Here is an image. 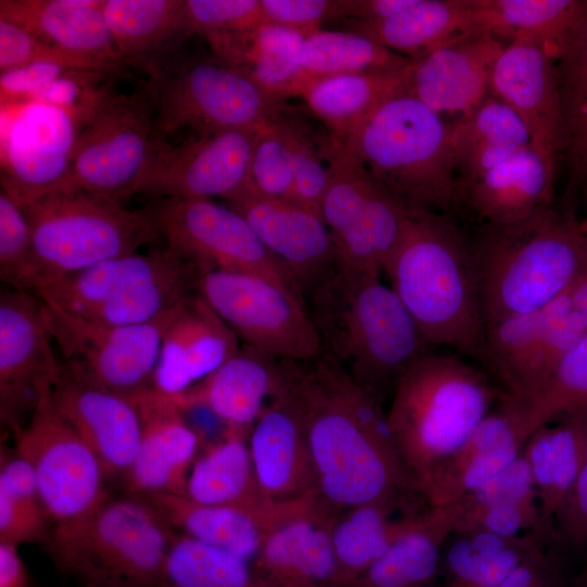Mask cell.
Returning a JSON list of instances; mask_svg holds the SVG:
<instances>
[{"mask_svg": "<svg viewBox=\"0 0 587 587\" xmlns=\"http://www.w3.org/2000/svg\"><path fill=\"white\" fill-rule=\"evenodd\" d=\"M184 14L191 36L205 39L262 22L260 0H184Z\"/></svg>", "mask_w": 587, "mask_h": 587, "instance_id": "cell-53", "label": "cell"}, {"mask_svg": "<svg viewBox=\"0 0 587 587\" xmlns=\"http://www.w3.org/2000/svg\"><path fill=\"white\" fill-rule=\"evenodd\" d=\"M586 333L569 290L542 309L486 326L478 362L502 392L529 407Z\"/></svg>", "mask_w": 587, "mask_h": 587, "instance_id": "cell-15", "label": "cell"}, {"mask_svg": "<svg viewBox=\"0 0 587 587\" xmlns=\"http://www.w3.org/2000/svg\"><path fill=\"white\" fill-rule=\"evenodd\" d=\"M159 587H266L252 563L177 534Z\"/></svg>", "mask_w": 587, "mask_h": 587, "instance_id": "cell-47", "label": "cell"}, {"mask_svg": "<svg viewBox=\"0 0 587 587\" xmlns=\"http://www.w3.org/2000/svg\"><path fill=\"white\" fill-rule=\"evenodd\" d=\"M330 136L315 138L298 125L294 186L289 202L319 216L329 183Z\"/></svg>", "mask_w": 587, "mask_h": 587, "instance_id": "cell-52", "label": "cell"}, {"mask_svg": "<svg viewBox=\"0 0 587 587\" xmlns=\"http://www.w3.org/2000/svg\"><path fill=\"white\" fill-rule=\"evenodd\" d=\"M295 387L316 475L317 495L335 513L420 494L401 460L383 403L330 357L298 362Z\"/></svg>", "mask_w": 587, "mask_h": 587, "instance_id": "cell-1", "label": "cell"}, {"mask_svg": "<svg viewBox=\"0 0 587 587\" xmlns=\"http://www.w3.org/2000/svg\"><path fill=\"white\" fill-rule=\"evenodd\" d=\"M148 75L143 89L163 139L184 127L201 136L261 128L285 111V100L216 54L188 58L179 50Z\"/></svg>", "mask_w": 587, "mask_h": 587, "instance_id": "cell-8", "label": "cell"}, {"mask_svg": "<svg viewBox=\"0 0 587 587\" xmlns=\"http://www.w3.org/2000/svg\"><path fill=\"white\" fill-rule=\"evenodd\" d=\"M504 47L490 33H463L411 60L405 91L454 121L489 96L492 70Z\"/></svg>", "mask_w": 587, "mask_h": 587, "instance_id": "cell-20", "label": "cell"}, {"mask_svg": "<svg viewBox=\"0 0 587 587\" xmlns=\"http://www.w3.org/2000/svg\"><path fill=\"white\" fill-rule=\"evenodd\" d=\"M53 527L33 467L15 451L1 448L0 542L46 545Z\"/></svg>", "mask_w": 587, "mask_h": 587, "instance_id": "cell-46", "label": "cell"}, {"mask_svg": "<svg viewBox=\"0 0 587 587\" xmlns=\"http://www.w3.org/2000/svg\"><path fill=\"white\" fill-rule=\"evenodd\" d=\"M177 534L148 497L126 494L54 525L46 547L82 587H159Z\"/></svg>", "mask_w": 587, "mask_h": 587, "instance_id": "cell-7", "label": "cell"}, {"mask_svg": "<svg viewBox=\"0 0 587 587\" xmlns=\"http://www.w3.org/2000/svg\"><path fill=\"white\" fill-rule=\"evenodd\" d=\"M196 291L245 346L291 362L322 352L305 297L286 286L254 273L216 270L198 275Z\"/></svg>", "mask_w": 587, "mask_h": 587, "instance_id": "cell-11", "label": "cell"}, {"mask_svg": "<svg viewBox=\"0 0 587 587\" xmlns=\"http://www.w3.org/2000/svg\"><path fill=\"white\" fill-rule=\"evenodd\" d=\"M410 61L411 59L359 33L320 28L305 37L301 48L299 67L302 90L309 83L325 77L400 71L405 68Z\"/></svg>", "mask_w": 587, "mask_h": 587, "instance_id": "cell-45", "label": "cell"}, {"mask_svg": "<svg viewBox=\"0 0 587 587\" xmlns=\"http://www.w3.org/2000/svg\"><path fill=\"white\" fill-rule=\"evenodd\" d=\"M160 140L143 87L130 93L109 87L80 128L68 172L55 191L115 201L141 193Z\"/></svg>", "mask_w": 587, "mask_h": 587, "instance_id": "cell-10", "label": "cell"}, {"mask_svg": "<svg viewBox=\"0 0 587 587\" xmlns=\"http://www.w3.org/2000/svg\"><path fill=\"white\" fill-rule=\"evenodd\" d=\"M130 397L140 415L141 436L124 479L126 494L185 496L188 475L204 445L202 436L168 396L152 388Z\"/></svg>", "mask_w": 587, "mask_h": 587, "instance_id": "cell-25", "label": "cell"}, {"mask_svg": "<svg viewBox=\"0 0 587 587\" xmlns=\"http://www.w3.org/2000/svg\"><path fill=\"white\" fill-rule=\"evenodd\" d=\"M262 22L312 33L339 17L340 0H260Z\"/></svg>", "mask_w": 587, "mask_h": 587, "instance_id": "cell-55", "label": "cell"}, {"mask_svg": "<svg viewBox=\"0 0 587 587\" xmlns=\"http://www.w3.org/2000/svg\"><path fill=\"white\" fill-rule=\"evenodd\" d=\"M407 67L316 79L300 96L330 136L342 141L383 103L405 90Z\"/></svg>", "mask_w": 587, "mask_h": 587, "instance_id": "cell-43", "label": "cell"}, {"mask_svg": "<svg viewBox=\"0 0 587 587\" xmlns=\"http://www.w3.org/2000/svg\"><path fill=\"white\" fill-rule=\"evenodd\" d=\"M309 34L261 22L250 28L207 40L214 54L241 68L264 89L286 100L301 93L299 57Z\"/></svg>", "mask_w": 587, "mask_h": 587, "instance_id": "cell-36", "label": "cell"}, {"mask_svg": "<svg viewBox=\"0 0 587 587\" xmlns=\"http://www.w3.org/2000/svg\"><path fill=\"white\" fill-rule=\"evenodd\" d=\"M562 109L563 149L576 170L587 157V18L557 54Z\"/></svg>", "mask_w": 587, "mask_h": 587, "instance_id": "cell-48", "label": "cell"}, {"mask_svg": "<svg viewBox=\"0 0 587 587\" xmlns=\"http://www.w3.org/2000/svg\"><path fill=\"white\" fill-rule=\"evenodd\" d=\"M0 277L13 289L36 285L32 233L26 215L5 191L0 192Z\"/></svg>", "mask_w": 587, "mask_h": 587, "instance_id": "cell-51", "label": "cell"}, {"mask_svg": "<svg viewBox=\"0 0 587 587\" xmlns=\"http://www.w3.org/2000/svg\"><path fill=\"white\" fill-rule=\"evenodd\" d=\"M337 513L294 517L264 540L252 566L266 587H337L329 526Z\"/></svg>", "mask_w": 587, "mask_h": 587, "instance_id": "cell-32", "label": "cell"}, {"mask_svg": "<svg viewBox=\"0 0 587 587\" xmlns=\"http://www.w3.org/2000/svg\"><path fill=\"white\" fill-rule=\"evenodd\" d=\"M469 32L499 38L530 39L555 54L587 18V0H469ZM467 32V33H469Z\"/></svg>", "mask_w": 587, "mask_h": 587, "instance_id": "cell-41", "label": "cell"}, {"mask_svg": "<svg viewBox=\"0 0 587 587\" xmlns=\"http://www.w3.org/2000/svg\"><path fill=\"white\" fill-rule=\"evenodd\" d=\"M80 128L65 109L24 103L4 136L1 189L21 207L55 191L68 172Z\"/></svg>", "mask_w": 587, "mask_h": 587, "instance_id": "cell-18", "label": "cell"}, {"mask_svg": "<svg viewBox=\"0 0 587 587\" xmlns=\"http://www.w3.org/2000/svg\"><path fill=\"white\" fill-rule=\"evenodd\" d=\"M186 264L189 263L163 247L148 253L135 252L103 261L51 280L33 292L50 307L80 315L139 284L167 275Z\"/></svg>", "mask_w": 587, "mask_h": 587, "instance_id": "cell-35", "label": "cell"}, {"mask_svg": "<svg viewBox=\"0 0 587 587\" xmlns=\"http://www.w3.org/2000/svg\"><path fill=\"white\" fill-rule=\"evenodd\" d=\"M538 534H452L441 557L439 587H498L537 550L549 546Z\"/></svg>", "mask_w": 587, "mask_h": 587, "instance_id": "cell-42", "label": "cell"}, {"mask_svg": "<svg viewBox=\"0 0 587 587\" xmlns=\"http://www.w3.org/2000/svg\"><path fill=\"white\" fill-rule=\"evenodd\" d=\"M183 301L152 321L127 326L91 322L42 302L60 363L87 382L135 396L153 388L164 334Z\"/></svg>", "mask_w": 587, "mask_h": 587, "instance_id": "cell-14", "label": "cell"}, {"mask_svg": "<svg viewBox=\"0 0 587 587\" xmlns=\"http://www.w3.org/2000/svg\"><path fill=\"white\" fill-rule=\"evenodd\" d=\"M535 428L527 407L501 394L467 440L439 467L422 496L429 507L460 501L511 464Z\"/></svg>", "mask_w": 587, "mask_h": 587, "instance_id": "cell-26", "label": "cell"}, {"mask_svg": "<svg viewBox=\"0 0 587 587\" xmlns=\"http://www.w3.org/2000/svg\"><path fill=\"white\" fill-rule=\"evenodd\" d=\"M29 224L36 285L137 252L159 238L147 211L85 191H53L22 207Z\"/></svg>", "mask_w": 587, "mask_h": 587, "instance_id": "cell-9", "label": "cell"}, {"mask_svg": "<svg viewBox=\"0 0 587 587\" xmlns=\"http://www.w3.org/2000/svg\"><path fill=\"white\" fill-rule=\"evenodd\" d=\"M557 162L530 145L514 152L479 177L458 186L462 205L480 224L523 218L553 203Z\"/></svg>", "mask_w": 587, "mask_h": 587, "instance_id": "cell-31", "label": "cell"}, {"mask_svg": "<svg viewBox=\"0 0 587 587\" xmlns=\"http://www.w3.org/2000/svg\"><path fill=\"white\" fill-rule=\"evenodd\" d=\"M17 548L0 542V587H28V572Z\"/></svg>", "mask_w": 587, "mask_h": 587, "instance_id": "cell-60", "label": "cell"}, {"mask_svg": "<svg viewBox=\"0 0 587 587\" xmlns=\"http://www.w3.org/2000/svg\"><path fill=\"white\" fill-rule=\"evenodd\" d=\"M572 305L587 326V271L570 290Z\"/></svg>", "mask_w": 587, "mask_h": 587, "instance_id": "cell-61", "label": "cell"}, {"mask_svg": "<svg viewBox=\"0 0 587 587\" xmlns=\"http://www.w3.org/2000/svg\"><path fill=\"white\" fill-rule=\"evenodd\" d=\"M554 540L587 547V459L553 519Z\"/></svg>", "mask_w": 587, "mask_h": 587, "instance_id": "cell-56", "label": "cell"}, {"mask_svg": "<svg viewBox=\"0 0 587 587\" xmlns=\"http://www.w3.org/2000/svg\"><path fill=\"white\" fill-rule=\"evenodd\" d=\"M145 210L164 247L199 274L216 270L254 273L304 296L295 277L229 205L213 199L168 197Z\"/></svg>", "mask_w": 587, "mask_h": 587, "instance_id": "cell-13", "label": "cell"}, {"mask_svg": "<svg viewBox=\"0 0 587 587\" xmlns=\"http://www.w3.org/2000/svg\"><path fill=\"white\" fill-rule=\"evenodd\" d=\"M350 22L352 32L413 60L467 33L470 4L469 0H414L389 17Z\"/></svg>", "mask_w": 587, "mask_h": 587, "instance_id": "cell-44", "label": "cell"}, {"mask_svg": "<svg viewBox=\"0 0 587 587\" xmlns=\"http://www.w3.org/2000/svg\"><path fill=\"white\" fill-rule=\"evenodd\" d=\"M384 273L432 347L479 360L486 327L477 278L451 213L410 211Z\"/></svg>", "mask_w": 587, "mask_h": 587, "instance_id": "cell-4", "label": "cell"}, {"mask_svg": "<svg viewBox=\"0 0 587 587\" xmlns=\"http://www.w3.org/2000/svg\"><path fill=\"white\" fill-rule=\"evenodd\" d=\"M555 62L548 46L514 39L495 63L489 95L510 107L525 123L532 146L557 162L563 123Z\"/></svg>", "mask_w": 587, "mask_h": 587, "instance_id": "cell-22", "label": "cell"}, {"mask_svg": "<svg viewBox=\"0 0 587 587\" xmlns=\"http://www.w3.org/2000/svg\"><path fill=\"white\" fill-rule=\"evenodd\" d=\"M469 247L485 327L547 307L587 271L580 220L553 203L513 222L480 224Z\"/></svg>", "mask_w": 587, "mask_h": 587, "instance_id": "cell-3", "label": "cell"}, {"mask_svg": "<svg viewBox=\"0 0 587 587\" xmlns=\"http://www.w3.org/2000/svg\"><path fill=\"white\" fill-rule=\"evenodd\" d=\"M294 364L242 345L202 382L168 397L184 411L202 408L226 428L250 433L266 405L288 384Z\"/></svg>", "mask_w": 587, "mask_h": 587, "instance_id": "cell-28", "label": "cell"}, {"mask_svg": "<svg viewBox=\"0 0 587 587\" xmlns=\"http://www.w3.org/2000/svg\"><path fill=\"white\" fill-rule=\"evenodd\" d=\"M527 409L535 430L565 414L587 410V333L566 353Z\"/></svg>", "mask_w": 587, "mask_h": 587, "instance_id": "cell-50", "label": "cell"}, {"mask_svg": "<svg viewBox=\"0 0 587 587\" xmlns=\"http://www.w3.org/2000/svg\"><path fill=\"white\" fill-rule=\"evenodd\" d=\"M66 71L68 70L51 62H35L3 71L0 75L1 99L29 100Z\"/></svg>", "mask_w": 587, "mask_h": 587, "instance_id": "cell-57", "label": "cell"}, {"mask_svg": "<svg viewBox=\"0 0 587 587\" xmlns=\"http://www.w3.org/2000/svg\"><path fill=\"white\" fill-rule=\"evenodd\" d=\"M458 355L428 352L400 377L387 410L402 462L422 495L494 409L502 390Z\"/></svg>", "mask_w": 587, "mask_h": 587, "instance_id": "cell-5", "label": "cell"}, {"mask_svg": "<svg viewBox=\"0 0 587 587\" xmlns=\"http://www.w3.org/2000/svg\"><path fill=\"white\" fill-rule=\"evenodd\" d=\"M450 137L457 188L530 145L529 132L522 118L490 95L450 123Z\"/></svg>", "mask_w": 587, "mask_h": 587, "instance_id": "cell-40", "label": "cell"}, {"mask_svg": "<svg viewBox=\"0 0 587 587\" xmlns=\"http://www.w3.org/2000/svg\"><path fill=\"white\" fill-rule=\"evenodd\" d=\"M51 392L59 411L99 459L108 479H125L141 436L134 399L87 382L61 363Z\"/></svg>", "mask_w": 587, "mask_h": 587, "instance_id": "cell-23", "label": "cell"}, {"mask_svg": "<svg viewBox=\"0 0 587 587\" xmlns=\"http://www.w3.org/2000/svg\"><path fill=\"white\" fill-rule=\"evenodd\" d=\"M261 128L203 135L180 145L161 138L141 193L160 198L233 197L249 186L252 152Z\"/></svg>", "mask_w": 587, "mask_h": 587, "instance_id": "cell-19", "label": "cell"}, {"mask_svg": "<svg viewBox=\"0 0 587 587\" xmlns=\"http://www.w3.org/2000/svg\"><path fill=\"white\" fill-rule=\"evenodd\" d=\"M523 453L535 482L542 526L554 540V515L587 459V410L538 427Z\"/></svg>", "mask_w": 587, "mask_h": 587, "instance_id": "cell-38", "label": "cell"}, {"mask_svg": "<svg viewBox=\"0 0 587 587\" xmlns=\"http://www.w3.org/2000/svg\"><path fill=\"white\" fill-rule=\"evenodd\" d=\"M579 587H587V571H583L580 578L578 580Z\"/></svg>", "mask_w": 587, "mask_h": 587, "instance_id": "cell-63", "label": "cell"}, {"mask_svg": "<svg viewBox=\"0 0 587 587\" xmlns=\"http://www.w3.org/2000/svg\"><path fill=\"white\" fill-rule=\"evenodd\" d=\"M102 11L123 66L148 74L191 36L184 0H103Z\"/></svg>", "mask_w": 587, "mask_h": 587, "instance_id": "cell-34", "label": "cell"}, {"mask_svg": "<svg viewBox=\"0 0 587 587\" xmlns=\"http://www.w3.org/2000/svg\"><path fill=\"white\" fill-rule=\"evenodd\" d=\"M249 432L229 429L201 448L187 479L186 497L205 504L264 510L267 500L258 482Z\"/></svg>", "mask_w": 587, "mask_h": 587, "instance_id": "cell-39", "label": "cell"}, {"mask_svg": "<svg viewBox=\"0 0 587 587\" xmlns=\"http://www.w3.org/2000/svg\"><path fill=\"white\" fill-rule=\"evenodd\" d=\"M584 571H587V563H586V566H585Z\"/></svg>", "mask_w": 587, "mask_h": 587, "instance_id": "cell-64", "label": "cell"}, {"mask_svg": "<svg viewBox=\"0 0 587 587\" xmlns=\"http://www.w3.org/2000/svg\"><path fill=\"white\" fill-rule=\"evenodd\" d=\"M103 0H1L0 18L18 24L92 72H117L122 62L107 25Z\"/></svg>", "mask_w": 587, "mask_h": 587, "instance_id": "cell-30", "label": "cell"}, {"mask_svg": "<svg viewBox=\"0 0 587 587\" xmlns=\"http://www.w3.org/2000/svg\"><path fill=\"white\" fill-rule=\"evenodd\" d=\"M328 158L330 175L321 215L333 236L339 263L380 276L410 210L332 136Z\"/></svg>", "mask_w": 587, "mask_h": 587, "instance_id": "cell-12", "label": "cell"}, {"mask_svg": "<svg viewBox=\"0 0 587 587\" xmlns=\"http://www.w3.org/2000/svg\"><path fill=\"white\" fill-rule=\"evenodd\" d=\"M46 388L14 436L15 452L33 467L54 525L76 520L110 497L99 459L57 408Z\"/></svg>", "mask_w": 587, "mask_h": 587, "instance_id": "cell-16", "label": "cell"}, {"mask_svg": "<svg viewBox=\"0 0 587 587\" xmlns=\"http://www.w3.org/2000/svg\"><path fill=\"white\" fill-rule=\"evenodd\" d=\"M224 201L243 216L264 248L295 277L305 298L340 265L333 236L321 216L292 202L262 196L249 186Z\"/></svg>", "mask_w": 587, "mask_h": 587, "instance_id": "cell-21", "label": "cell"}, {"mask_svg": "<svg viewBox=\"0 0 587 587\" xmlns=\"http://www.w3.org/2000/svg\"><path fill=\"white\" fill-rule=\"evenodd\" d=\"M414 0H340L339 17L349 21H375L397 14Z\"/></svg>", "mask_w": 587, "mask_h": 587, "instance_id": "cell-59", "label": "cell"}, {"mask_svg": "<svg viewBox=\"0 0 587 587\" xmlns=\"http://www.w3.org/2000/svg\"><path fill=\"white\" fill-rule=\"evenodd\" d=\"M35 62L55 63L68 71L88 68L80 60L47 45L23 26L0 18L1 72Z\"/></svg>", "mask_w": 587, "mask_h": 587, "instance_id": "cell-54", "label": "cell"}, {"mask_svg": "<svg viewBox=\"0 0 587 587\" xmlns=\"http://www.w3.org/2000/svg\"><path fill=\"white\" fill-rule=\"evenodd\" d=\"M146 497L177 533L251 563L273 529L294 517L324 509L317 495L277 502L264 510L205 504L179 495Z\"/></svg>", "mask_w": 587, "mask_h": 587, "instance_id": "cell-27", "label": "cell"}, {"mask_svg": "<svg viewBox=\"0 0 587 587\" xmlns=\"http://www.w3.org/2000/svg\"><path fill=\"white\" fill-rule=\"evenodd\" d=\"M60 362L53 350L42 300L33 291L9 289L0 297V422L15 436Z\"/></svg>", "mask_w": 587, "mask_h": 587, "instance_id": "cell-17", "label": "cell"}, {"mask_svg": "<svg viewBox=\"0 0 587 587\" xmlns=\"http://www.w3.org/2000/svg\"><path fill=\"white\" fill-rule=\"evenodd\" d=\"M420 495V494H412ZM411 495L396 496L337 513L329 526L336 585L344 587L417 526L423 512L405 510Z\"/></svg>", "mask_w": 587, "mask_h": 587, "instance_id": "cell-33", "label": "cell"}, {"mask_svg": "<svg viewBox=\"0 0 587 587\" xmlns=\"http://www.w3.org/2000/svg\"><path fill=\"white\" fill-rule=\"evenodd\" d=\"M240 348L237 335L195 291L183 301L164 334L153 388L166 396L180 395Z\"/></svg>", "mask_w": 587, "mask_h": 587, "instance_id": "cell-29", "label": "cell"}, {"mask_svg": "<svg viewBox=\"0 0 587 587\" xmlns=\"http://www.w3.org/2000/svg\"><path fill=\"white\" fill-rule=\"evenodd\" d=\"M564 574L557 555L546 546L525 560L498 587H563Z\"/></svg>", "mask_w": 587, "mask_h": 587, "instance_id": "cell-58", "label": "cell"}, {"mask_svg": "<svg viewBox=\"0 0 587 587\" xmlns=\"http://www.w3.org/2000/svg\"><path fill=\"white\" fill-rule=\"evenodd\" d=\"M322 352L379 400L430 352L411 313L380 276L337 265L307 295Z\"/></svg>", "mask_w": 587, "mask_h": 587, "instance_id": "cell-2", "label": "cell"}, {"mask_svg": "<svg viewBox=\"0 0 587 587\" xmlns=\"http://www.w3.org/2000/svg\"><path fill=\"white\" fill-rule=\"evenodd\" d=\"M461 509V501L429 507L417 526L344 587H439L442 550Z\"/></svg>", "mask_w": 587, "mask_h": 587, "instance_id": "cell-37", "label": "cell"}, {"mask_svg": "<svg viewBox=\"0 0 587 587\" xmlns=\"http://www.w3.org/2000/svg\"><path fill=\"white\" fill-rule=\"evenodd\" d=\"M339 142L408 210L455 209L450 123L405 90Z\"/></svg>", "mask_w": 587, "mask_h": 587, "instance_id": "cell-6", "label": "cell"}, {"mask_svg": "<svg viewBox=\"0 0 587 587\" xmlns=\"http://www.w3.org/2000/svg\"><path fill=\"white\" fill-rule=\"evenodd\" d=\"M296 365L297 362L288 384L266 405L248 437L260 488L272 502L317 495L315 470L295 387Z\"/></svg>", "mask_w": 587, "mask_h": 587, "instance_id": "cell-24", "label": "cell"}, {"mask_svg": "<svg viewBox=\"0 0 587 587\" xmlns=\"http://www.w3.org/2000/svg\"><path fill=\"white\" fill-rule=\"evenodd\" d=\"M298 125L283 113L260 129L250 164L249 187L253 191L290 200Z\"/></svg>", "mask_w": 587, "mask_h": 587, "instance_id": "cell-49", "label": "cell"}, {"mask_svg": "<svg viewBox=\"0 0 587 587\" xmlns=\"http://www.w3.org/2000/svg\"><path fill=\"white\" fill-rule=\"evenodd\" d=\"M577 171H578L580 174L585 175L586 178H587V157L584 159V161H583V162L580 163V165L577 167ZM580 224H582V227H583L584 232H585L586 235H587V215H586V217H585L583 221H580Z\"/></svg>", "mask_w": 587, "mask_h": 587, "instance_id": "cell-62", "label": "cell"}]
</instances>
